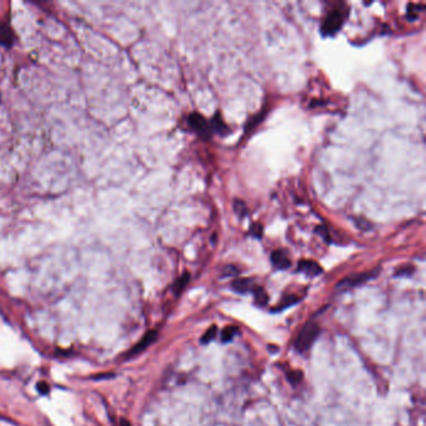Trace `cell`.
<instances>
[{
  "instance_id": "1",
  "label": "cell",
  "mask_w": 426,
  "mask_h": 426,
  "mask_svg": "<svg viewBox=\"0 0 426 426\" xmlns=\"http://www.w3.org/2000/svg\"><path fill=\"white\" fill-rule=\"evenodd\" d=\"M320 326L317 325L316 323H308L303 326V329L300 330V333L297 334L296 339H295L294 346L299 353H305L309 349L311 348L312 344H314L315 340L317 339V336L320 335Z\"/></svg>"
},
{
  "instance_id": "2",
  "label": "cell",
  "mask_w": 426,
  "mask_h": 426,
  "mask_svg": "<svg viewBox=\"0 0 426 426\" xmlns=\"http://www.w3.org/2000/svg\"><path fill=\"white\" fill-rule=\"evenodd\" d=\"M379 271H380V269H374V270H370V271L350 275V276L345 278V279H343L342 281H340V283L336 285V288L337 289H350V288H355V286H359V285H361V284L366 283V281L374 279L375 276H377Z\"/></svg>"
},
{
  "instance_id": "3",
  "label": "cell",
  "mask_w": 426,
  "mask_h": 426,
  "mask_svg": "<svg viewBox=\"0 0 426 426\" xmlns=\"http://www.w3.org/2000/svg\"><path fill=\"white\" fill-rule=\"evenodd\" d=\"M344 23V15L340 13L339 10H333L331 13H329V15L326 16V19L324 20L322 25V33L324 36H333L337 31L340 30V28L343 27Z\"/></svg>"
},
{
  "instance_id": "4",
  "label": "cell",
  "mask_w": 426,
  "mask_h": 426,
  "mask_svg": "<svg viewBox=\"0 0 426 426\" xmlns=\"http://www.w3.org/2000/svg\"><path fill=\"white\" fill-rule=\"evenodd\" d=\"M187 123H189L190 126L198 133L199 135L203 136V138L209 139L210 135H211V127H210V124L205 120L204 116H201L198 113H193V114L189 115L187 118Z\"/></svg>"
},
{
  "instance_id": "5",
  "label": "cell",
  "mask_w": 426,
  "mask_h": 426,
  "mask_svg": "<svg viewBox=\"0 0 426 426\" xmlns=\"http://www.w3.org/2000/svg\"><path fill=\"white\" fill-rule=\"evenodd\" d=\"M16 42V34L8 22H0V47L11 49Z\"/></svg>"
},
{
  "instance_id": "6",
  "label": "cell",
  "mask_w": 426,
  "mask_h": 426,
  "mask_svg": "<svg viewBox=\"0 0 426 426\" xmlns=\"http://www.w3.org/2000/svg\"><path fill=\"white\" fill-rule=\"evenodd\" d=\"M156 337H158V331L156 330L147 331V333L144 335V336L141 337V339L139 340V342L136 343L129 351H127L126 356L130 357V356H135V355L140 354L141 351L145 350V349L149 348V346L155 342Z\"/></svg>"
},
{
  "instance_id": "7",
  "label": "cell",
  "mask_w": 426,
  "mask_h": 426,
  "mask_svg": "<svg viewBox=\"0 0 426 426\" xmlns=\"http://www.w3.org/2000/svg\"><path fill=\"white\" fill-rule=\"evenodd\" d=\"M270 259L274 268L278 269V270H285V269L290 268L291 265L290 259H289L286 252L283 251V250H275V251H272Z\"/></svg>"
},
{
  "instance_id": "8",
  "label": "cell",
  "mask_w": 426,
  "mask_h": 426,
  "mask_svg": "<svg viewBox=\"0 0 426 426\" xmlns=\"http://www.w3.org/2000/svg\"><path fill=\"white\" fill-rule=\"evenodd\" d=\"M297 271L304 272L308 276H317L323 272V268L312 260H302L297 264Z\"/></svg>"
},
{
  "instance_id": "9",
  "label": "cell",
  "mask_w": 426,
  "mask_h": 426,
  "mask_svg": "<svg viewBox=\"0 0 426 426\" xmlns=\"http://www.w3.org/2000/svg\"><path fill=\"white\" fill-rule=\"evenodd\" d=\"M232 290L239 292V294H245V292L252 291L255 288L254 281L251 279H235L231 283Z\"/></svg>"
},
{
  "instance_id": "10",
  "label": "cell",
  "mask_w": 426,
  "mask_h": 426,
  "mask_svg": "<svg viewBox=\"0 0 426 426\" xmlns=\"http://www.w3.org/2000/svg\"><path fill=\"white\" fill-rule=\"evenodd\" d=\"M210 127H211V132H215L218 133L219 135H226L229 133V127L228 125L223 121V119H221L220 114H215L214 118H212L211 123H210Z\"/></svg>"
},
{
  "instance_id": "11",
  "label": "cell",
  "mask_w": 426,
  "mask_h": 426,
  "mask_svg": "<svg viewBox=\"0 0 426 426\" xmlns=\"http://www.w3.org/2000/svg\"><path fill=\"white\" fill-rule=\"evenodd\" d=\"M189 280H190V274H189V272H184V274L181 275V276L179 278L177 281H175L174 285H173V290H174V294L175 295L180 294V292L186 288V285L189 284Z\"/></svg>"
},
{
  "instance_id": "12",
  "label": "cell",
  "mask_w": 426,
  "mask_h": 426,
  "mask_svg": "<svg viewBox=\"0 0 426 426\" xmlns=\"http://www.w3.org/2000/svg\"><path fill=\"white\" fill-rule=\"evenodd\" d=\"M238 331H239V329L235 325H229L226 328H224L223 331H221V342L224 344L232 342V339L237 336Z\"/></svg>"
},
{
  "instance_id": "13",
  "label": "cell",
  "mask_w": 426,
  "mask_h": 426,
  "mask_svg": "<svg viewBox=\"0 0 426 426\" xmlns=\"http://www.w3.org/2000/svg\"><path fill=\"white\" fill-rule=\"evenodd\" d=\"M252 292H254V297H255V303H257V305L264 306L268 304L269 296L263 288H260V286H255Z\"/></svg>"
},
{
  "instance_id": "14",
  "label": "cell",
  "mask_w": 426,
  "mask_h": 426,
  "mask_svg": "<svg viewBox=\"0 0 426 426\" xmlns=\"http://www.w3.org/2000/svg\"><path fill=\"white\" fill-rule=\"evenodd\" d=\"M217 334H218L217 325H211L208 329V330H206L205 333H204L203 336H201V340H200L201 344H203V345H206V344L211 343L212 340L215 339V336H217Z\"/></svg>"
},
{
  "instance_id": "15",
  "label": "cell",
  "mask_w": 426,
  "mask_h": 426,
  "mask_svg": "<svg viewBox=\"0 0 426 426\" xmlns=\"http://www.w3.org/2000/svg\"><path fill=\"white\" fill-rule=\"evenodd\" d=\"M295 303H297V297L292 296V295H288V296H285L283 300H281V303L279 304V306H276V308H274L271 311L272 312H275V311L279 312L281 310H284V309L289 308V306L294 305Z\"/></svg>"
},
{
  "instance_id": "16",
  "label": "cell",
  "mask_w": 426,
  "mask_h": 426,
  "mask_svg": "<svg viewBox=\"0 0 426 426\" xmlns=\"http://www.w3.org/2000/svg\"><path fill=\"white\" fill-rule=\"evenodd\" d=\"M286 377L292 385H297L303 380V373L300 370H292L286 374Z\"/></svg>"
},
{
  "instance_id": "17",
  "label": "cell",
  "mask_w": 426,
  "mask_h": 426,
  "mask_svg": "<svg viewBox=\"0 0 426 426\" xmlns=\"http://www.w3.org/2000/svg\"><path fill=\"white\" fill-rule=\"evenodd\" d=\"M234 209L235 212L239 215V218H244L245 215H248V208H246V204L241 200H235L234 201Z\"/></svg>"
},
{
  "instance_id": "18",
  "label": "cell",
  "mask_w": 426,
  "mask_h": 426,
  "mask_svg": "<svg viewBox=\"0 0 426 426\" xmlns=\"http://www.w3.org/2000/svg\"><path fill=\"white\" fill-rule=\"evenodd\" d=\"M414 272L413 266H402V268L397 269L395 272V276H409Z\"/></svg>"
},
{
  "instance_id": "19",
  "label": "cell",
  "mask_w": 426,
  "mask_h": 426,
  "mask_svg": "<svg viewBox=\"0 0 426 426\" xmlns=\"http://www.w3.org/2000/svg\"><path fill=\"white\" fill-rule=\"evenodd\" d=\"M36 390H38V393L40 394V395H48L50 391V386L45 381H39L38 384H36Z\"/></svg>"
},
{
  "instance_id": "20",
  "label": "cell",
  "mask_w": 426,
  "mask_h": 426,
  "mask_svg": "<svg viewBox=\"0 0 426 426\" xmlns=\"http://www.w3.org/2000/svg\"><path fill=\"white\" fill-rule=\"evenodd\" d=\"M238 274H239V270H238L237 266L228 265L224 268V271H223L224 276H235V275H238Z\"/></svg>"
},
{
  "instance_id": "21",
  "label": "cell",
  "mask_w": 426,
  "mask_h": 426,
  "mask_svg": "<svg viewBox=\"0 0 426 426\" xmlns=\"http://www.w3.org/2000/svg\"><path fill=\"white\" fill-rule=\"evenodd\" d=\"M261 225L260 224H255V225H252L251 226V229H250V234L252 235V237H255V238H258V239H259V238H261Z\"/></svg>"
},
{
  "instance_id": "22",
  "label": "cell",
  "mask_w": 426,
  "mask_h": 426,
  "mask_svg": "<svg viewBox=\"0 0 426 426\" xmlns=\"http://www.w3.org/2000/svg\"><path fill=\"white\" fill-rule=\"evenodd\" d=\"M112 377H114V374H98V376H93V379L95 380H101V379H112Z\"/></svg>"
},
{
  "instance_id": "23",
  "label": "cell",
  "mask_w": 426,
  "mask_h": 426,
  "mask_svg": "<svg viewBox=\"0 0 426 426\" xmlns=\"http://www.w3.org/2000/svg\"><path fill=\"white\" fill-rule=\"evenodd\" d=\"M120 426H132L129 421H127L126 419H121L120 420Z\"/></svg>"
}]
</instances>
